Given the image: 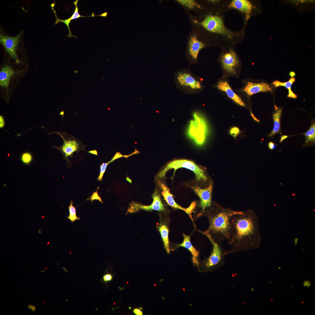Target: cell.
<instances>
[{
  "instance_id": "4dcf8cb0",
  "label": "cell",
  "mask_w": 315,
  "mask_h": 315,
  "mask_svg": "<svg viewBox=\"0 0 315 315\" xmlns=\"http://www.w3.org/2000/svg\"><path fill=\"white\" fill-rule=\"evenodd\" d=\"M133 313L136 315H143V312L140 309L138 308H135L133 310Z\"/></svg>"
},
{
  "instance_id": "603a6c76",
  "label": "cell",
  "mask_w": 315,
  "mask_h": 315,
  "mask_svg": "<svg viewBox=\"0 0 315 315\" xmlns=\"http://www.w3.org/2000/svg\"><path fill=\"white\" fill-rule=\"evenodd\" d=\"M158 230L160 234L166 251L168 253H169L170 249L168 237L169 231L167 227L165 225L161 224L158 227Z\"/></svg>"
},
{
  "instance_id": "9c48e42d",
  "label": "cell",
  "mask_w": 315,
  "mask_h": 315,
  "mask_svg": "<svg viewBox=\"0 0 315 315\" xmlns=\"http://www.w3.org/2000/svg\"><path fill=\"white\" fill-rule=\"evenodd\" d=\"M227 11L235 10L240 12L244 18L243 27L245 28L249 20L253 15L259 13L254 1L249 0H225Z\"/></svg>"
},
{
  "instance_id": "74e56055",
  "label": "cell",
  "mask_w": 315,
  "mask_h": 315,
  "mask_svg": "<svg viewBox=\"0 0 315 315\" xmlns=\"http://www.w3.org/2000/svg\"><path fill=\"white\" fill-rule=\"evenodd\" d=\"M295 74L293 72H291L290 73V75L293 76L295 75Z\"/></svg>"
},
{
  "instance_id": "277c9868",
  "label": "cell",
  "mask_w": 315,
  "mask_h": 315,
  "mask_svg": "<svg viewBox=\"0 0 315 315\" xmlns=\"http://www.w3.org/2000/svg\"><path fill=\"white\" fill-rule=\"evenodd\" d=\"M211 46L200 31L193 28L188 36L186 52L190 65L198 62V56L201 50Z\"/></svg>"
},
{
  "instance_id": "8d00e7d4",
  "label": "cell",
  "mask_w": 315,
  "mask_h": 315,
  "mask_svg": "<svg viewBox=\"0 0 315 315\" xmlns=\"http://www.w3.org/2000/svg\"><path fill=\"white\" fill-rule=\"evenodd\" d=\"M251 116H252V117L253 118V119H254V120H255L257 122H260V121L256 118V117L254 116L253 114V113H252L251 111Z\"/></svg>"
},
{
  "instance_id": "30bf717a",
  "label": "cell",
  "mask_w": 315,
  "mask_h": 315,
  "mask_svg": "<svg viewBox=\"0 0 315 315\" xmlns=\"http://www.w3.org/2000/svg\"><path fill=\"white\" fill-rule=\"evenodd\" d=\"M194 119L190 121L188 130L189 136L198 144L204 142L206 131V127L204 120L196 113L194 114Z\"/></svg>"
},
{
  "instance_id": "7402d4cb",
  "label": "cell",
  "mask_w": 315,
  "mask_h": 315,
  "mask_svg": "<svg viewBox=\"0 0 315 315\" xmlns=\"http://www.w3.org/2000/svg\"><path fill=\"white\" fill-rule=\"evenodd\" d=\"M276 110L272 116L274 121V127L272 131L268 135L269 137H273L275 134L281 132L280 118L282 109L277 108Z\"/></svg>"
},
{
  "instance_id": "d590c367",
  "label": "cell",
  "mask_w": 315,
  "mask_h": 315,
  "mask_svg": "<svg viewBox=\"0 0 315 315\" xmlns=\"http://www.w3.org/2000/svg\"><path fill=\"white\" fill-rule=\"evenodd\" d=\"M288 137V136L286 135H281L280 139V142L281 143L283 141Z\"/></svg>"
},
{
  "instance_id": "cb8c5ba5",
  "label": "cell",
  "mask_w": 315,
  "mask_h": 315,
  "mask_svg": "<svg viewBox=\"0 0 315 315\" xmlns=\"http://www.w3.org/2000/svg\"><path fill=\"white\" fill-rule=\"evenodd\" d=\"M295 79L294 77L290 78L289 80L287 82H282L278 80L274 81L272 83V84L275 87L280 86H284L287 88L288 91V93L287 97L293 98H296L297 95L294 93L291 90V87L292 84L295 81Z\"/></svg>"
},
{
  "instance_id": "836d02e7",
  "label": "cell",
  "mask_w": 315,
  "mask_h": 315,
  "mask_svg": "<svg viewBox=\"0 0 315 315\" xmlns=\"http://www.w3.org/2000/svg\"><path fill=\"white\" fill-rule=\"evenodd\" d=\"M0 128H2L4 126V122L3 117L1 116H0Z\"/></svg>"
},
{
  "instance_id": "2e32d148",
  "label": "cell",
  "mask_w": 315,
  "mask_h": 315,
  "mask_svg": "<svg viewBox=\"0 0 315 315\" xmlns=\"http://www.w3.org/2000/svg\"><path fill=\"white\" fill-rule=\"evenodd\" d=\"M175 1L182 6L188 14L190 11L194 12L195 15L198 14L204 8L201 0H176Z\"/></svg>"
},
{
  "instance_id": "e0dca14e",
  "label": "cell",
  "mask_w": 315,
  "mask_h": 315,
  "mask_svg": "<svg viewBox=\"0 0 315 315\" xmlns=\"http://www.w3.org/2000/svg\"><path fill=\"white\" fill-rule=\"evenodd\" d=\"M159 183L162 190V195L167 204L170 206L174 208L183 210L190 216L191 213V211L192 208H191L192 207V206H190L189 209H185L180 206L175 202L174 199L173 195L170 192L169 189L166 186L164 183H161L160 182H159Z\"/></svg>"
},
{
  "instance_id": "7c38bea8",
  "label": "cell",
  "mask_w": 315,
  "mask_h": 315,
  "mask_svg": "<svg viewBox=\"0 0 315 315\" xmlns=\"http://www.w3.org/2000/svg\"><path fill=\"white\" fill-rule=\"evenodd\" d=\"M22 34V32H21L14 37L9 36L2 34L0 35V43L4 46L9 55L17 63L20 62V61L17 56L16 50Z\"/></svg>"
},
{
  "instance_id": "3957f363",
  "label": "cell",
  "mask_w": 315,
  "mask_h": 315,
  "mask_svg": "<svg viewBox=\"0 0 315 315\" xmlns=\"http://www.w3.org/2000/svg\"><path fill=\"white\" fill-rule=\"evenodd\" d=\"M241 212L217 206L215 212L209 216V225L204 232V234L210 236L215 242L221 244L225 239H228L231 217Z\"/></svg>"
},
{
  "instance_id": "4fadbf2b",
  "label": "cell",
  "mask_w": 315,
  "mask_h": 315,
  "mask_svg": "<svg viewBox=\"0 0 315 315\" xmlns=\"http://www.w3.org/2000/svg\"><path fill=\"white\" fill-rule=\"evenodd\" d=\"M213 245V250L211 254L205 262V265L207 267H210L220 264L223 260L225 252H223L221 244L215 242L208 235H205Z\"/></svg>"
},
{
  "instance_id": "484cf974",
  "label": "cell",
  "mask_w": 315,
  "mask_h": 315,
  "mask_svg": "<svg viewBox=\"0 0 315 315\" xmlns=\"http://www.w3.org/2000/svg\"><path fill=\"white\" fill-rule=\"evenodd\" d=\"M73 202L71 200L70 205L68 207L69 214L67 217L71 223L74 222L76 220H80V218L77 216L76 208L73 205Z\"/></svg>"
},
{
  "instance_id": "8992f818",
  "label": "cell",
  "mask_w": 315,
  "mask_h": 315,
  "mask_svg": "<svg viewBox=\"0 0 315 315\" xmlns=\"http://www.w3.org/2000/svg\"><path fill=\"white\" fill-rule=\"evenodd\" d=\"M55 133L59 135L62 139L63 144L59 147L53 146L60 151L62 153L63 158L65 160L68 164H70L69 158L72 159L74 153H78L80 150H85L87 145H84L80 140L74 136L68 134L65 132H54L50 134Z\"/></svg>"
},
{
  "instance_id": "f1b7e54d",
  "label": "cell",
  "mask_w": 315,
  "mask_h": 315,
  "mask_svg": "<svg viewBox=\"0 0 315 315\" xmlns=\"http://www.w3.org/2000/svg\"><path fill=\"white\" fill-rule=\"evenodd\" d=\"M241 133L239 129L237 127L232 128L230 130V133L233 136L236 137Z\"/></svg>"
},
{
  "instance_id": "e575fe53",
  "label": "cell",
  "mask_w": 315,
  "mask_h": 315,
  "mask_svg": "<svg viewBox=\"0 0 315 315\" xmlns=\"http://www.w3.org/2000/svg\"><path fill=\"white\" fill-rule=\"evenodd\" d=\"M88 153H90L93 154H94V155H97L98 156V155L97 151V150L96 149L94 150H90V151H88Z\"/></svg>"
},
{
  "instance_id": "d6986e66",
  "label": "cell",
  "mask_w": 315,
  "mask_h": 315,
  "mask_svg": "<svg viewBox=\"0 0 315 315\" xmlns=\"http://www.w3.org/2000/svg\"><path fill=\"white\" fill-rule=\"evenodd\" d=\"M271 90V87L266 83L248 82L243 90L248 95L251 96L259 92L270 91Z\"/></svg>"
},
{
  "instance_id": "5bb4252c",
  "label": "cell",
  "mask_w": 315,
  "mask_h": 315,
  "mask_svg": "<svg viewBox=\"0 0 315 315\" xmlns=\"http://www.w3.org/2000/svg\"><path fill=\"white\" fill-rule=\"evenodd\" d=\"M192 188L200 198V206L202 212L210 207L211 205V192L212 184L204 188L199 187H192Z\"/></svg>"
},
{
  "instance_id": "f35d334b",
  "label": "cell",
  "mask_w": 315,
  "mask_h": 315,
  "mask_svg": "<svg viewBox=\"0 0 315 315\" xmlns=\"http://www.w3.org/2000/svg\"><path fill=\"white\" fill-rule=\"evenodd\" d=\"M41 272H43V273H44L46 272V271L44 270H41Z\"/></svg>"
},
{
  "instance_id": "ffe728a7",
  "label": "cell",
  "mask_w": 315,
  "mask_h": 315,
  "mask_svg": "<svg viewBox=\"0 0 315 315\" xmlns=\"http://www.w3.org/2000/svg\"><path fill=\"white\" fill-rule=\"evenodd\" d=\"M13 69L10 66H6L0 71V85L3 87L8 86L11 77L15 74Z\"/></svg>"
},
{
  "instance_id": "44dd1931",
  "label": "cell",
  "mask_w": 315,
  "mask_h": 315,
  "mask_svg": "<svg viewBox=\"0 0 315 315\" xmlns=\"http://www.w3.org/2000/svg\"><path fill=\"white\" fill-rule=\"evenodd\" d=\"M183 235L184 237L183 242L181 244L178 245L177 246L184 247L188 250L193 256L194 263L198 265V262L197 258L199 256V252L191 244L190 241V237L185 234H183Z\"/></svg>"
},
{
  "instance_id": "4316f807",
  "label": "cell",
  "mask_w": 315,
  "mask_h": 315,
  "mask_svg": "<svg viewBox=\"0 0 315 315\" xmlns=\"http://www.w3.org/2000/svg\"><path fill=\"white\" fill-rule=\"evenodd\" d=\"M32 156L31 154L29 152H25L23 153L21 157L22 162L24 163L28 164L32 161Z\"/></svg>"
},
{
  "instance_id": "5b68a950",
  "label": "cell",
  "mask_w": 315,
  "mask_h": 315,
  "mask_svg": "<svg viewBox=\"0 0 315 315\" xmlns=\"http://www.w3.org/2000/svg\"><path fill=\"white\" fill-rule=\"evenodd\" d=\"M175 84L178 89L187 94H194L202 88L200 80L189 69L179 70L175 74Z\"/></svg>"
},
{
  "instance_id": "83f0119b",
  "label": "cell",
  "mask_w": 315,
  "mask_h": 315,
  "mask_svg": "<svg viewBox=\"0 0 315 315\" xmlns=\"http://www.w3.org/2000/svg\"><path fill=\"white\" fill-rule=\"evenodd\" d=\"M99 188V187H98V188L97 190L92 193V195L90 196V198L87 199V200H90L91 201V203L94 200H98L101 203H103L102 199L98 195V190Z\"/></svg>"
},
{
  "instance_id": "d6a6232c",
  "label": "cell",
  "mask_w": 315,
  "mask_h": 315,
  "mask_svg": "<svg viewBox=\"0 0 315 315\" xmlns=\"http://www.w3.org/2000/svg\"><path fill=\"white\" fill-rule=\"evenodd\" d=\"M27 307L29 309L31 310L32 312H35L36 309V307L35 306L31 304H28Z\"/></svg>"
},
{
  "instance_id": "52a82bcc",
  "label": "cell",
  "mask_w": 315,
  "mask_h": 315,
  "mask_svg": "<svg viewBox=\"0 0 315 315\" xmlns=\"http://www.w3.org/2000/svg\"><path fill=\"white\" fill-rule=\"evenodd\" d=\"M228 45L220 47L219 61L222 66L226 72L235 74L236 70L240 64L238 55L235 51V46Z\"/></svg>"
},
{
  "instance_id": "9a60e30c",
  "label": "cell",
  "mask_w": 315,
  "mask_h": 315,
  "mask_svg": "<svg viewBox=\"0 0 315 315\" xmlns=\"http://www.w3.org/2000/svg\"><path fill=\"white\" fill-rule=\"evenodd\" d=\"M79 0H76L73 2L75 6V9L74 10V13L72 14V15L69 18L65 20H62L59 18L57 16V14L56 13V11L52 7V9L53 10L54 13L55 14V15L56 18V20L55 22V24H58L59 22H62L65 24L67 26L69 31V34L67 36L69 37H75L77 38V36H74L72 34L71 32L70 28L69 27V24L71 21L72 20H75L77 18L81 17H94V16H101L106 18L108 14V11L104 12L102 14H101L99 15H95L94 13H92L91 15L89 16H83L81 15L78 12V8L77 6V3L78 2Z\"/></svg>"
},
{
  "instance_id": "ba28073f",
  "label": "cell",
  "mask_w": 315,
  "mask_h": 315,
  "mask_svg": "<svg viewBox=\"0 0 315 315\" xmlns=\"http://www.w3.org/2000/svg\"><path fill=\"white\" fill-rule=\"evenodd\" d=\"M181 168H186L192 171L197 181H205L207 179L206 175L202 169L192 161L185 159L177 160L170 162L158 174L156 178L158 179L163 178L170 169H174L175 171Z\"/></svg>"
},
{
  "instance_id": "f546056e",
  "label": "cell",
  "mask_w": 315,
  "mask_h": 315,
  "mask_svg": "<svg viewBox=\"0 0 315 315\" xmlns=\"http://www.w3.org/2000/svg\"><path fill=\"white\" fill-rule=\"evenodd\" d=\"M112 276L110 274H106L104 275L103 277V280L105 282H107L111 281L112 279Z\"/></svg>"
},
{
  "instance_id": "ac0fdd59",
  "label": "cell",
  "mask_w": 315,
  "mask_h": 315,
  "mask_svg": "<svg viewBox=\"0 0 315 315\" xmlns=\"http://www.w3.org/2000/svg\"><path fill=\"white\" fill-rule=\"evenodd\" d=\"M217 87L219 90L225 92L229 97L236 103L242 106H245V104L241 97L234 92L227 81H219L218 83Z\"/></svg>"
},
{
  "instance_id": "d4e9b609",
  "label": "cell",
  "mask_w": 315,
  "mask_h": 315,
  "mask_svg": "<svg viewBox=\"0 0 315 315\" xmlns=\"http://www.w3.org/2000/svg\"><path fill=\"white\" fill-rule=\"evenodd\" d=\"M304 135L305 136V145H312L314 144L315 141V124H312L309 130Z\"/></svg>"
},
{
  "instance_id": "1f68e13d",
  "label": "cell",
  "mask_w": 315,
  "mask_h": 315,
  "mask_svg": "<svg viewBox=\"0 0 315 315\" xmlns=\"http://www.w3.org/2000/svg\"><path fill=\"white\" fill-rule=\"evenodd\" d=\"M268 146L269 149L271 150L275 149L276 147L275 144L271 141L269 142L268 143Z\"/></svg>"
},
{
  "instance_id": "7a4b0ae2",
  "label": "cell",
  "mask_w": 315,
  "mask_h": 315,
  "mask_svg": "<svg viewBox=\"0 0 315 315\" xmlns=\"http://www.w3.org/2000/svg\"><path fill=\"white\" fill-rule=\"evenodd\" d=\"M228 240L232 249L225 255L255 248L259 246L260 236L258 222L252 211H242L232 216L230 220Z\"/></svg>"
},
{
  "instance_id": "6da1fadb",
  "label": "cell",
  "mask_w": 315,
  "mask_h": 315,
  "mask_svg": "<svg viewBox=\"0 0 315 315\" xmlns=\"http://www.w3.org/2000/svg\"><path fill=\"white\" fill-rule=\"evenodd\" d=\"M205 7L199 13H189L193 28L199 30L211 45L220 48L241 42L245 36V28L236 31L228 28L225 21L228 12L224 0L205 1Z\"/></svg>"
},
{
  "instance_id": "8fae6325",
  "label": "cell",
  "mask_w": 315,
  "mask_h": 315,
  "mask_svg": "<svg viewBox=\"0 0 315 315\" xmlns=\"http://www.w3.org/2000/svg\"><path fill=\"white\" fill-rule=\"evenodd\" d=\"M152 197L153 199V202L151 205L149 206H146L135 202H132L130 204L127 214L134 213L141 210L147 211L153 210L158 211H164L165 209L164 206L160 198V195L157 190H156L153 194Z\"/></svg>"
}]
</instances>
